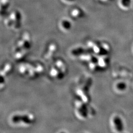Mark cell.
Wrapping results in <instances>:
<instances>
[{"mask_svg":"<svg viewBox=\"0 0 133 133\" xmlns=\"http://www.w3.org/2000/svg\"><path fill=\"white\" fill-rule=\"evenodd\" d=\"M58 27L63 32L66 33L71 30L72 28V23L70 19L63 18L59 21Z\"/></svg>","mask_w":133,"mask_h":133,"instance_id":"52a82bcc","label":"cell"},{"mask_svg":"<svg viewBox=\"0 0 133 133\" xmlns=\"http://www.w3.org/2000/svg\"><path fill=\"white\" fill-rule=\"evenodd\" d=\"M12 70V65L10 63H6L3 66L1 69V76L5 78L7 75H9Z\"/></svg>","mask_w":133,"mask_h":133,"instance_id":"30bf717a","label":"cell"},{"mask_svg":"<svg viewBox=\"0 0 133 133\" xmlns=\"http://www.w3.org/2000/svg\"><path fill=\"white\" fill-rule=\"evenodd\" d=\"M69 15L71 19L78 20L83 17L84 12V11L80 8L75 7L70 10Z\"/></svg>","mask_w":133,"mask_h":133,"instance_id":"ba28073f","label":"cell"},{"mask_svg":"<svg viewBox=\"0 0 133 133\" xmlns=\"http://www.w3.org/2000/svg\"><path fill=\"white\" fill-rule=\"evenodd\" d=\"M13 23L12 29L14 30H18L22 26V16L20 11L17 10L12 11L9 15Z\"/></svg>","mask_w":133,"mask_h":133,"instance_id":"5b68a950","label":"cell"},{"mask_svg":"<svg viewBox=\"0 0 133 133\" xmlns=\"http://www.w3.org/2000/svg\"><path fill=\"white\" fill-rule=\"evenodd\" d=\"M85 52L84 49L81 46H77L71 49V54L74 56H80L83 53Z\"/></svg>","mask_w":133,"mask_h":133,"instance_id":"5bb4252c","label":"cell"},{"mask_svg":"<svg viewBox=\"0 0 133 133\" xmlns=\"http://www.w3.org/2000/svg\"><path fill=\"white\" fill-rule=\"evenodd\" d=\"M36 121V117L30 112H19L14 114L10 117L11 123L22 127H30Z\"/></svg>","mask_w":133,"mask_h":133,"instance_id":"6da1fadb","label":"cell"},{"mask_svg":"<svg viewBox=\"0 0 133 133\" xmlns=\"http://www.w3.org/2000/svg\"><path fill=\"white\" fill-rule=\"evenodd\" d=\"M54 65L61 71L62 73L65 75L66 72V63L61 59H58L54 62Z\"/></svg>","mask_w":133,"mask_h":133,"instance_id":"8fae6325","label":"cell"},{"mask_svg":"<svg viewBox=\"0 0 133 133\" xmlns=\"http://www.w3.org/2000/svg\"><path fill=\"white\" fill-rule=\"evenodd\" d=\"M115 88L118 92H123L127 90V84L124 81L117 82L115 85Z\"/></svg>","mask_w":133,"mask_h":133,"instance_id":"4fadbf2b","label":"cell"},{"mask_svg":"<svg viewBox=\"0 0 133 133\" xmlns=\"http://www.w3.org/2000/svg\"><path fill=\"white\" fill-rule=\"evenodd\" d=\"M111 125L114 132L116 133H121L123 132L125 125L123 120L118 115H114L111 119Z\"/></svg>","mask_w":133,"mask_h":133,"instance_id":"277c9868","label":"cell"},{"mask_svg":"<svg viewBox=\"0 0 133 133\" xmlns=\"http://www.w3.org/2000/svg\"><path fill=\"white\" fill-rule=\"evenodd\" d=\"M98 1L100 2H106L109 0H98Z\"/></svg>","mask_w":133,"mask_h":133,"instance_id":"e0dca14e","label":"cell"},{"mask_svg":"<svg viewBox=\"0 0 133 133\" xmlns=\"http://www.w3.org/2000/svg\"><path fill=\"white\" fill-rule=\"evenodd\" d=\"M32 45V38L31 35L28 32H25L22 34L20 38L17 41L15 47L22 48L28 50Z\"/></svg>","mask_w":133,"mask_h":133,"instance_id":"7a4b0ae2","label":"cell"},{"mask_svg":"<svg viewBox=\"0 0 133 133\" xmlns=\"http://www.w3.org/2000/svg\"><path fill=\"white\" fill-rule=\"evenodd\" d=\"M67 133L66 132H65V131H60V132H58V133Z\"/></svg>","mask_w":133,"mask_h":133,"instance_id":"ac0fdd59","label":"cell"},{"mask_svg":"<svg viewBox=\"0 0 133 133\" xmlns=\"http://www.w3.org/2000/svg\"><path fill=\"white\" fill-rule=\"evenodd\" d=\"M63 3L66 5H71L76 3V0H61Z\"/></svg>","mask_w":133,"mask_h":133,"instance_id":"2e32d148","label":"cell"},{"mask_svg":"<svg viewBox=\"0 0 133 133\" xmlns=\"http://www.w3.org/2000/svg\"><path fill=\"white\" fill-rule=\"evenodd\" d=\"M4 23L5 26L7 28L9 29H12L13 23H12V21L11 18H10L9 15H8V16H6L4 20Z\"/></svg>","mask_w":133,"mask_h":133,"instance_id":"9a60e30c","label":"cell"},{"mask_svg":"<svg viewBox=\"0 0 133 133\" xmlns=\"http://www.w3.org/2000/svg\"><path fill=\"white\" fill-rule=\"evenodd\" d=\"M28 53V50H27L15 46L14 49L13 55L15 59L17 60H20L26 57Z\"/></svg>","mask_w":133,"mask_h":133,"instance_id":"9c48e42d","label":"cell"},{"mask_svg":"<svg viewBox=\"0 0 133 133\" xmlns=\"http://www.w3.org/2000/svg\"><path fill=\"white\" fill-rule=\"evenodd\" d=\"M58 49V45L55 43H50L47 46L45 52L44 54L43 58L45 60H51L57 52Z\"/></svg>","mask_w":133,"mask_h":133,"instance_id":"8992f818","label":"cell"},{"mask_svg":"<svg viewBox=\"0 0 133 133\" xmlns=\"http://www.w3.org/2000/svg\"><path fill=\"white\" fill-rule=\"evenodd\" d=\"M76 115L81 119H86L88 117L89 111L87 104L79 100H77L76 103Z\"/></svg>","mask_w":133,"mask_h":133,"instance_id":"3957f363","label":"cell"},{"mask_svg":"<svg viewBox=\"0 0 133 133\" xmlns=\"http://www.w3.org/2000/svg\"><path fill=\"white\" fill-rule=\"evenodd\" d=\"M10 5V0H1V14H3L9 10Z\"/></svg>","mask_w":133,"mask_h":133,"instance_id":"7c38bea8","label":"cell"},{"mask_svg":"<svg viewBox=\"0 0 133 133\" xmlns=\"http://www.w3.org/2000/svg\"></svg>","mask_w":133,"mask_h":133,"instance_id":"d6986e66","label":"cell"}]
</instances>
